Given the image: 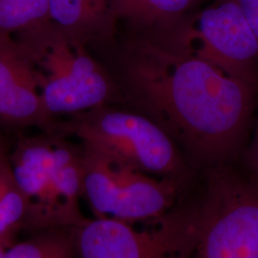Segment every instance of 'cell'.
Listing matches in <instances>:
<instances>
[{
	"instance_id": "obj_1",
	"label": "cell",
	"mask_w": 258,
	"mask_h": 258,
	"mask_svg": "<svg viewBox=\"0 0 258 258\" xmlns=\"http://www.w3.org/2000/svg\"><path fill=\"white\" fill-rule=\"evenodd\" d=\"M175 26L133 40L122 63L125 93L195 163L225 166L244 147L257 87L189 51Z\"/></svg>"
},
{
	"instance_id": "obj_2",
	"label": "cell",
	"mask_w": 258,
	"mask_h": 258,
	"mask_svg": "<svg viewBox=\"0 0 258 258\" xmlns=\"http://www.w3.org/2000/svg\"><path fill=\"white\" fill-rule=\"evenodd\" d=\"M36 69L48 115H74L108 105L117 89L101 65L50 19L16 35Z\"/></svg>"
},
{
	"instance_id": "obj_3",
	"label": "cell",
	"mask_w": 258,
	"mask_h": 258,
	"mask_svg": "<svg viewBox=\"0 0 258 258\" xmlns=\"http://www.w3.org/2000/svg\"><path fill=\"white\" fill-rule=\"evenodd\" d=\"M61 128L83 147L149 175L180 183L186 174L175 142L143 114L102 105L71 115Z\"/></svg>"
},
{
	"instance_id": "obj_4",
	"label": "cell",
	"mask_w": 258,
	"mask_h": 258,
	"mask_svg": "<svg viewBox=\"0 0 258 258\" xmlns=\"http://www.w3.org/2000/svg\"><path fill=\"white\" fill-rule=\"evenodd\" d=\"M192 258H258V178L210 168Z\"/></svg>"
},
{
	"instance_id": "obj_5",
	"label": "cell",
	"mask_w": 258,
	"mask_h": 258,
	"mask_svg": "<svg viewBox=\"0 0 258 258\" xmlns=\"http://www.w3.org/2000/svg\"><path fill=\"white\" fill-rule=\"evenodd\" d=\"M95 217L74 228L77 258H192L198 206L173 208L147 229Z\"/></svg>"
},
{
	"instance_id": "obj_6",
	"label": "cell",
	"mask_w": 258,
	"mask_h": 258,
	"mask_svg": "<svg viewBox=\"0 0 258 258\" xmlns=\"http://www.w3.org/2000/svg\"><path fill=\"white\" fill-rule=\"evenodd\" d=\"M83 148V197L95 217L134 224L154 221L174 208L178 182L149 175Z\"/></svg>"
},
{
	"instance_id": "obj_7",
	"label": "cell",
	"mask_w": 258,
	"mask_h": 258,
	"mask_svg": "<svg viewBox=\"0 0 258 258\" xmlns=\"http://www.w3.org/2000/svg\"><path fill=\"white\" fill-rule=\"evenodd\" d=\"M173 31L195 55L258 88V38L235 0H218L184 17Z\"/></svg>"
},
{
	"instance_id": "obj_8",
	"label": "cell",
	"mask_w": 258,
	"mask_h": 258,
	"mask_svg": "<svg viewBox=\"0 0 258 258\" xmlns=\"http://www.w3.org/2000/svg\"><path fill=\"white\" fill-rule=\"evenodd\" d=\"M0 121L15 126H53L37 71L8 35H0Z\"/></svg>"
},
{
	"instance_id": "obj_9",
	"label": "cell",
	"mask_w": 258,
	"mask_h": 258,
	"mask_svg": "<svg viewBox=\"0 0 258 258\" xmlns=\"http://www.w3.org/2000/svg\"><path fill=\"white\" fill-rule=\"evenodd\" d=\"M49 19L73 42L87 46L113 37L110 0H48Z\"/></svg>"
},
{
	"instance_id": "obj_10",
	"label": "cell",
	"mask_w": 258,
	"mask_h": 258,
	"mask_svg": "<svg viewBox=\"0 0 258 258\" xmlns=\"http://www.w3.org/2000/svg\"><path fill=\"white\" fill-rule=\"evenodd\" d=\"M197 0H110L114 20H125L141 33L173 27Z\"/></svg>"
},
{
	"instance_id": "obj_11",
	"label": "cell",
	"mask_w": 258,
	"mask_h": 258,
	"mask_svg": "<svg viewBox=\"0 0 258 258\" xmlns=\"http://www.w3.org/2000/svg\"><path fill=\"white\" fill-rule=\"evenodd\" d=\"M30 210L19 188L11 161L0 145V237L8 245L21 230H29Z\"/></svg>"
},
{
	"instance_id": "obj_12",
	"label": "cell",
	"mask_w": 258,
	"mask_h": 258,
	"mask_svg": "<svg viewBox=\"0 0 258 258\" xmlns=\"http://www.w3.org/2000/svg\"><path fill=\"white\" fill-rule=\"evenodd\" d=\"M2 258H77L74 228L32 231L26 239L10 245Z\"/></svg>"
},
{
	"instance_id": "obj_13",
	"label": "cell",
	"mask_w": 258,
	"mask_h": 258,
	"mask_svg": "<svg viewBox=\"0 0 258 258\" xmlns=\"http://www.w3.org/2000/svg\"><path fill=\"white\" fill-rule=\"evenodd\" d=\"M48 19V0H0V35H17Z\"/></svg>"
},
{
	"instance_id": "obj_14",
	"label": "cell",
	"mask_w": 258,
	"mask_h": 258,
	"mask_svg": "<svg viewBox=\"0 0 258 258\" xmlns=\"http://www.w3.org/2000/svg\"><path fill=\"white\" fill-rule=\"evenodd\" d=\"M258 38V0H235Z\"/></svg>"
},
{
	"instance_id": "obj_15",
	"label": "cell",
	"mask_w": 258,
	"mask_h": 258,
	"mask_svg": "<svg viewBox=\"0 0 258 258\" xmlns=\"http://www.w3.org/2000/svg\"><path fill=\"white\" fill-rule=\"evenodd\" d=\"M246 158L253 176L258 178V133L256 134V138L249 147Z\"/></svg>"
},
{
	"instance_id": "obj_16",
	"label": "cell",
	"mask_w": 258,
	"mask_h": 258,
	"mask_svg": "<svg viewBox=\"0 0 258 258\" xmlns=\"http://www.w3.org/2000/svg\"><path fill=\"white\" fill-rule=\"evenodd\" d=\"M7 248H8V245L5 243L4 240L0 237V258L3 257V254Z\"/></svg>"
},
{
	"instance_id": "obj_17",
	"label": "cell",
	"mask_w": 258,
	"mask_h": 258,
	"mask_svg": "<svg viewBox=\"0 0 258 258\" xmlns=\"http://www.w3.org/2000/svg\"><path fill=\"white\" fill-rule=\"evenodd\" d=\"M257 133H258V127H257Z\"/></svg>"
}]
</instances>
